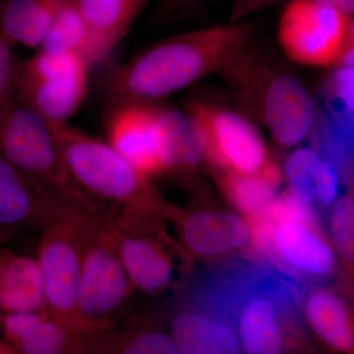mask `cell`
<instances>
[{
  "mask_svg": "<svg viewBox=\"0 0 354 354\" xmlns=\"http://www.w3.org/2000/svg\"><path fill=\"white\" fill-rule=\"evenodd\" d=\"M2 315H3V311H2L1 301H0V319H1Z\"/></svg>",
  "mask_w": 354,
  "mask_h": 354,
  "instance_id": "f35d334b",
  "label": "cell"
},
{
  "mask_svg": "<svg viewBox=\"0 0 354 354\" xmlns=\"http://www.w3.org/2000/svg\"><path fill=\"white\" fill-rule=\"evenodd\" d=\"M351 290H353V295H354V283H353V286H351Z\"/></svg>",
  "mask_w": 354,
  "mask_h": 354,
  "instance_id": "ab89813d",
  "label": "cell"
},
{
  "mask_svg": "<svg viewBox=\"0 0 354 354\" xmlns=\"http://www.w3.org/2000/svg\"><path fill=\"white\" fill-rule=\"evenodd\" d=\"M187 111L201 125L206 160L218 171L255 174L271 164L264 140L244 116L201 101L191 102Z\"/></svg>",
  "mask_w": 354,
  "mask_h": 354,
  "instance_id": "9c48e42d",
  "label": "cell"
},
{
  "mask_svg": "<svg viewBox=\"0 0 354 354\" xmlns=\"http://www.w3.org/2000/svg\"><path fill=\"white\" fill-rule=\"evenodd\" d=\"M330 245L348 276L354 283V195L339 197L330 215Z\"/></svg>",
  "mask_w": 354,
  "mask_h": 354,
  "instance_id": "4316f807",
  "label": "cell"
},
{
  "mask_svg": "<svg viewBox=\"0 0 354 354\" xmlns=\"http://www.w3.org/2000/svg\"><path fill=\"white\" fill-rule=\"evenodd\" d=\"M264 118L274 142L293 147L313 129L315 102L297 76L281 74L272 79L266 91Z\"/></svg>",
  "mask_w": 354,
  "mask_h": 354,
  "instance_id": "5bb4252c",
  "label": "cell"
},
{
  "mask_svg": "<svg viewBox=\"0 0 354 354\" xmlns=\"http://www.w3.org/2000/svg\"><path fill=\"white\" fill-rule=\"evenodd\" d=\"M64 197L26 176L0 153V232L41 234Z\"/></svg>",
  "mask_w": 354,
  "mask_h": 354,
  "instance_id": "7c38bea8",
  "label": "cell"
},
{
  "mask_svg": "<svg viewBox=\"0 0 354 354\" xmlns=\"http://www.w3.org/2000/svg\"><path fill=\"white\" fill-rule=\"evenodd\" d=\"M158 221H122L113 218L120 259L135 290L160 292L174 281V264Z\"/></svg>",
  "mask_w": 354,
  "mask_h": 354,
  "instance_id": "30bf717a",
  "label": "cell"
},
{
  "mask_svg": "<svg viewBox=\"0 0 354 354\" xmlns=\"http://www.w3.org/2000/svg\"><path fill=\"white\" fill-rule=\"evenodd\" d=\"M326 124L339 136L354 141V67L341 66L326 86Z\"/></svg>",
  "mask_w": 354,
  "mask_h": 354,
  "instance_id": "484cf974",
  "label": "cell"
},
{
  "mask_svg": "<svg viewBox=\"0 0 354 354\" xmlns=\"http://www.w3.org/2000/svg\"><path fill=\"white\" fill-rule=\"evenodd\" d=\"M179 235L187 252L208 259L232 252L251 241V228L241 216L227 212L192 209L177 212Z\"/></svg>",
  "mask_w": 354,
  "mask_h": 354,
  "instance_id": "9a60e30c",
  "label": "cell"
},
{
  "mask_svg": "<svg viewBox=\"0 0 354 354\" xmlns=\"http://www.w3.org/2000/svg\"><path fill=\"white\" fill-rule=\"evenodd\" d=\"M0 153L64 198L88 199L67 171L53 125L14 94L0 109Z\"/></svg>",
  "mask_w": 354,
  "mask_h": 354,
  "instance_id": "5b68a950",
  "label": "cell"
},
{
  "mask_svg": "<svg viewBox=\"0 0 354 354\" xmlns=\"http://www.w3.org/2000/svg\"><path fill=\"white\" fill-rule=\"evenodd\" d=\"M209 0H160L158 15L162 17L180 15Z\"/></svg>",
  "mask_w": 354,
  "mask_h": 354,
  "instance_id": "d6a6232c",
  "label": "cell"
},
{
  "mask_svg": "<svg viewBox=\"0 0 354 354\" xmlns=\"http://www.w3.org/2000/svg\"><path fill=\"white\" fill-rule=\"evenodd\" d=\"M248 23L230 22L162 39L115 67L106 83L111 108L153 104L234 62L252 35Z\"/></svg>",
  "mask_w": 354,
  "mask_h": 354,
  "instance_id": "7a4b0ae2",
  "label": "cell"
},
{
  "mask_svg": "<svg viewBox=\"0 0 354 354\" xmlns=\"http://www.w3.org/2000/svg\"><path fill=\"white\" fill-rule=\"evenodd\" d=\"M51 125L72 180L93 201L120 220L160 221L176 216V209L165 202L150 177L108 143L69 123Z\"/></svg>",
  "mask_w": 354,
  "mask_h": 354,
  "instance_id": "3957f363",
  "label": "cell"
},
{
  "mask_svg": "<svg viewBox=\"0 0 354 354\" xmlns=\"http://www.w3.org/2000/svg\"><path fill=\"white\" fill-rule=\"evenodd\" d=\"M88 337L48 315L12 348L16 354H78Z\"/></svg>",
  "mask_w": 354,
  "mask_h": 354,
  "instance_id": "d4e9b609",
  "label": "cell"
},
{
  "mask_svg": "<svg viewBox=\"0 0 354 354\" xmlns=\"http://www.w3.org/2000/svg\"><path fill=\"white\" fill-rule=\"evenodd\" d=\"M0 354H16L15 351L6 342H0Z\"/></svg>",
  "mask_w": 354,
  "mask_h": 354,
  "instance_id": "d590c367",
  "label": "cell"
},
{
  "mask_svg": "<svg viewBox=\"0 0 354 354\" xmlns=\"http://www.w3.org/2000/svg\"><path fill=\"white\" fill-rule=\"evenodd\" d=\"M301 311L307 329L326 348L354 354V307L341 292L310 286L302 291Z\"/></svg>",
  "mask_w": 354,
  "mask_h": 354,
  "instance_id": "2e32d148",
  "label": "cell"
},
{
  "mask_svg": "<svg viewBox=\"0 0 354 354\" xmlns=\"http://www.w3.org/2000/svg\"><path fill=\"white\" fill-rule=\"evenodd\" d=\"M302 291L270 263L241 261L209 274L198 302L227 319L242 354H313Z\"/></svg>",
  "mask_w": 354,
  "mask_h": 354,
  "instance_id": "6da1fadb",
  "label": "cell"
},
{
  "mask_svg": "<svg viewBox=\"0 0 354 354\" xmlns=\"http://www.w3.org/2000/svg\"><path fill=\"white\" fill-rule=\"evenodd\" d=\"M92 41V64L104 59L150 0H74Z\"/></svg>",
  "mask_w": 354,
  "mask_h": 354,
  "instance_id": "ac0fdd59",
  "label": "cell"
},
{
  "mask_svg": "<svg viewBox=\"0 0 354 354\" xmlns=\"http://www.w3.org/2000/svg\"><path fill=\"white\" fill-rule=\"evenodd\" d=\"M106 136L111 148L146 176L167 171L153 104H125L111 108Z\"/></svg>",
  "mask_w": 354,
  "mask_h": 354,
  "instance_id": "4fadbf2b",
  "label": "cell"
},
{
  "mask_svg": "<svg viewBox=\"0 0 354 354\" xmlns=\"http://www.w3.org/2000/svg\"><path fill=\"white\" fill-rule=\"evenodd\" d=\"M218 180L225 196L247 216L255 215L277 197L281 181L278 165L270 164L255 174L218 172Z\"/></svg>",
  "mask_w": 354,
  "mask_h": 354,
  "instance_id": "603a6c76",
  "label": "cell"
},
{
  "mask_svg": "<svg viewBox=\"0 0 354 354\" xmlns=\"http://www.w3.org/2000/svg\"><path fill=\"white\" fill-rule=\"evenodd\" d=\"M0 301L3 314L46 309L37 258L0 247Z\"/></svg>",
  "mask_w": 354,
  "mask_h": 354,
  "instance_id": "ffe728a7",
  "label": "cell"
},
{
  "mask_svg": "<svg viewBox=\"0 0 354 354\" xmlns=\"http://www.w3.org/2000/svg\"><path fill=\"white\" fill-rule=\"evenodd\" d=\"M320 162L318 153L309 148L297 149L286 158L285 174L288 178V193L301 204L311 206L315 200L314 176Z\"/></svg>",
  "mask_w": 354,
  "mask_h": 354,
  "instance_id": "83f0119b",
  "label": "cell"
},
{
  "mask_svg": "<svg viewBox=\"0 0 354 354\" xmlns=\"http://www.w3.org/2000/svg\"><path fill=\"white\" fill-rule=\"evenodd\" d=\"M50 315L48 310L4 313L0 319L3 341L11 348L19 344Z\"/></svg>",
  "mask_w": 354,
  "mask_h": 354,
  "instance_id": "f1b7e54d",
  "label": "cell"
},
{
  "mask_svg": "<svg viewBox=\"0 0 354 354\" xmlns=\"http://www.w3.org/2000/svg\"><path fill=\"white\" fill-rule=\"evenodd\" d=\"M351 44H354V19L349 21L346 46Z\"/></svg>",
  "mask_w": 354,
  "mask_h": 354,
  "instance_id": "e575fe53",
  "label": "cell"
},
{
  "mask_svg": "<svg viewBox=\"0 0 354 354\" xmlns=\"http://www.w3.org/2000/svg\"><path fill=\"white\" fill-rule=\"evenodd\" d=\"M167 171L189 174L207 158V143L200 123L189 113L155 106Z\"/></svg>",
  "mask_w": 354,
  "mask_h": 354,
  "instance_id": "d6986e66",
  "label": "cell"
},
{
  "mask_svg": "<svg viewBox=\"0 0 354 354\" xmlns=\"http://www.w3.org/2000/svg\"><path fill=\"white\" fill-rule=\"evenodd\" d=\"M91 67L77 53L39 50L16 62L14 95L51 124L68 123L88 94Z\"/></svg>",
  "mask_w": 354,
  "mask_h": 354,
  "instance_id": "52a82bcc",
  "label": "cell"
},
{
  "mask_svg": "<svg viewBox=\"0 0 354 354\" xmlns=\"http://www.w3.org/2000/svg\"><path fill=\"white\" fill-rule=\"evenodd\" d=\"M113 215L106 214L93 230L84 253L77 295L80 329L97 335L113 327V320L132 297L131 281L116 246Z\"/></svg>",
  "mask_w": 354,
  "mask_h": 354,
  "instance_id": "8992f818",
  "label": "cell"
},
{
  "mask_svg": "<svg viewBox=\"0 0 354 354\" xmlns=\"http://www.w3.org/2000/svg\"><path fill=\"white\" fill-rule=\"evenodd\" d=\"M65 0H0V31L13 46L39 50Z\"/></svg>",
  "mask_w": 354,
  "mask_h": 354,
  "instance_id": "44dd1931",
  "label": "cell"
},
{
  "mask_svg": "<svg viewBox=\"0 0 354 354\" xmlns=\"http://www.w3.org/2000/svg\"><path fill=\"white\" fill-rule=\"evenodd\" d=\"M348 24V16L334 7L313 0H290L279 18V43L295 62L328 66L341 59Z\"/></svg>",
  "mask_w": 354,
  "mask_h": 354,
  "instance_id": "ba28073f",
  "label": "cell"
},
{
  "mask_svg": "<svg viewBox=\"0 0 354 354\" xmlns=\"http://www.w3.org/2000/svg\"><path fill=\"white\" fill-rule=\"evenodd\" d=\"M106 213L108 209L92 200L65 198L39 234L37 260L43 274L46 308L53 318L79 332L82 330L77 295L84 253L93 230Z\"/></svg>",
  "mask_w": 354,
  "mask_h": 354,
  "instance_id": "277c9868",
  "label": "cell"
},
{
  "mask_svg": "<svg viewBox=\"0 0 354 354\" xmlns=\"http://www.w3.org/2000/svg\"><path fill=\"white\" fill-rule=\"evenodd\" d=\"M78 354H179L169 333L144 322L91 335Z\"/></svg>",
  "mask_w": 354,
  "mask_h": 354,
  "instance_id": "7402d4cb",
  "label": "cell"
},
{
  "mask_svg": "<svg viewBox=\"0 0 354 354\" xmlns=\"http://www.w3.org/2000/svg\"><path fill=\"white\" fill-rule=\"evenodd\" d=\"M339 62H341V66L354 67V44H348L344 48Z\"/></svg>",
  "mask_w": 354,
  "mask_h": 354,
  "instance_id": "836d02e7",
  "label": "cell"
},
{
  "mask_svg": "<svg viewBox=\"0 0 354 354\" xmlns=\"http://www.w3.org/2000/svg\"><path fill=\"white\" fill-rule=\"evenodd\" d=\"M315 200L323 206H333L339 199V177L334 165L327 160H320L314 176Z\"/></svg>",
  "mask_w": 354,
  "mask_h": 354,
  "instance_id": "f546056e",
  "label": "cell"
},
{
  "mask_svg": "<svg viewBox=\"0 0 354 354\" xmlns=\"http://www.w3.org/2000/svg\"><path fill=\"white\" fill-rule=\"evenodd\" d=\"M313 1L317 2V3L324 4V6L334 7L337 0H313Z\"/></svg>",
  "mask_w": 354,
  "mask_h": 354,
  "instance_id": "74e56055",
  "label": "cell"
},
{
  "mask_svg": "<svg viewBox=\"0 0 354 354\" xmlns=\"http://www.w3.org/2000/svg\"><path fill=\"white\" fill-rule=\"evenodd\" d=\"M283 0H234L230 22H241L247 16L269 8Z\"/></svg>",
  "mask_w": 354,
  "mask_h": 354,
  "instance_id": "1f68e13d",
  "label": "cell"
},
{
  "mask_svg": "<svg viewBox=\"0 0 354 354\" xmlns=\"http://www.w3.org/2000/svg\"><path fill=\"white\" fill-rule=\"evenodd\" d=\"M39 50L77 53L92 64V41L87 26L74 0H65Z\"/></svg>",
  "mask_w": 354,
  "mask_h": 354,
  "instance_id": "cb8c5ba5",
  "label": "cell"
},
{
  "mask_svg": "<svg viewBox=\"0 0 354 354\" xmlns=\"http://www.w3.org/2000/svg\"><path fill=\"white\" fill-rule=\"evenodd\" d=\"M14 46L0 31V109L14 94L16 59Z\"/></svg>",
  "mask_w": 354,
  "mask_h": 354,
  "instance_id": "4dcf8cb0",
  "label": "cell"
},
{
  "mask_svg": "<svg viewBox=\"0 0 354 354\" xmlns=\"http://www.w3.org/2000/svg\"><path fill=\"white\" fill-rule=\"evenodd\" d=\"M169 335L179 354H242L236 333L227 319L198 302L177 312Z\"/></svg>",
  "mask_w": 354,
  "mask_h": 354,
  "instance_id": "e0dca14e",
  "label": "cell"
},
{
  "mask_svg": "<svg viewBox=\"0 0 354 354\" xmlns=\"http://www.w3.org/2000/svg\"><path fill=\"white\" fill-rule=\"evenodd\" d=\"M10 237V235L6 234V232H0V247L6 246Z\"/></svg>",
  "mask_w": 354,
  "mask_h": 354,
  "instance_id": "8d00e7d4",
  "label": "cell"
},
{
  "mask_svg": "<svg viewBox=\"0 0 354 354\" xmlns=\"http://www.w3.org/2000/svg\"><path fill=\"white\" fill-rule=\"evenodd\" d=\"M265 257L270 264L300 285L302 281L330 278L337 270V257L318 223H279L274 227Z\"/></svg>",
  "mask_w": 354,
  "mask_h": 354,
  "instance_id": "8fae6325",
  "label": "cell"
}]
</instances>
